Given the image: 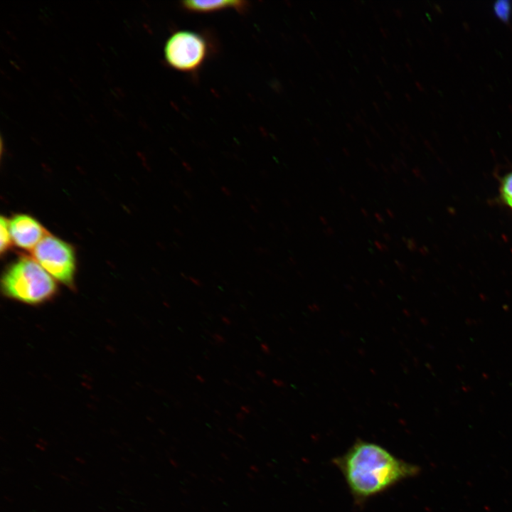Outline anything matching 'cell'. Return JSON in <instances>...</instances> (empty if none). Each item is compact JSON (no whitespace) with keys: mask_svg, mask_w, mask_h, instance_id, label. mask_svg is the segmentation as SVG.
I'll list each match as a JSON object with an SVG mask.
<instances>
[{"mask_svg":"<svg viewBox=\"0 0 512 512\" xmlns=\"http://www.w3.org/2000/svg\"><path fill=\"white\" fill-rule=\"evenodd\" d=\"M221 320L225 325L231 324V320L226 316H222Z\"/></svg>","mask_w":512,"mask_h":512,"instance_id":"7c38bea8","label":"cell"},{"mask_svg":"<svg viewBox=\"0 0 512 512\" xmlns=\"http://www.w3.org/2000/svg\"><path fill=\"white\" fill-rule=\"evenodd\" d=\"M189 279H190L193 283H194L195 284H196V285H198V286H200V285L201 284V282L199 280H198V279H195V278L189 277Z\"/></svg>","mask_w":512,"mask_h":512,"instance_id":"5bb4252c","label":"cell"},{"mask_svg":"<svg viewBox=\"0 0 512 512\" xmlns=\"http://www.w3.org/2000/svg\"><path fill=\"white\" fill-rule=\"evenodd\" d=\"M495 15L503 22H507L511 16V3L508 0H498L494 4Z\"/></svg>","mask_w":512,"mask_h":512,"instance_id":"ba28073f","label":"cell"},{"mask_svg":"<svg viewBox=\"0 0 512 512\" xmlns=\"http://www.w3.org/2000/svg\"><path fill=\"white\" fill-rule=\"evenodd\" d=\"M256 373H257V375L259 377H260V378H265V376H266L265 372L262 371V370H256Z\"/></svg>","mask_w":512,"mask_h":512,"instance_id":"4fadbf2b","label":"cell"},{"mask_svg":"<svg viewBox=\"0 0 512 512\" xmlns=\"http://www.w3.org/2000/svg\"><path fill=\"white\" fill-rule=\"evenodd\" d=\"M33 254L50 275L64 284L73 285L75 262L73 250L68 244L47 235L35 247Z\"/></svg>","mask_w":512,"mask_h":512,"instance_id":"277c9868","label":"cell"},{"mask_svg":"<svg viewBox=\"0 0 512 512\" xmlns=\"http://www.w3.org/2000/svg\"><path fill=\"white\" fill-rule=\"evenodd\" d=\"M500 193L503 201L512 208V171L502 179Z\"/></svg>","mask_w":512,"mask_h":512,"instance_id":"52a82bcc","label":"cell"},{"mask_svg":"<svg viewBox=\"0 0 512 512\" xmlns=\"http://www.w3.org/2000/svg\"><path fill=\"white\" fill-rule=\"evenodd\" d=\"M241 409H242L243 411H249V407L247 405L242 406Z\"/></svg>","mask_w":512,"mask_h":512,"instance_id":"2e32d148","label":"cell"},{"mask_svg":"<svg viewBox=\"0 0 512 512\" xmlns=\"http://www.w3.org/2000/svg\"><path fill=\"white\" fill-rule=\"evenodd\" d=\"M11 241L9 229V220L1 217L0 220V250L1 253L8 250Z\"/></svg>","mask_w":512,"mask_h":512,"instance_id":"9c48e42d","label":"cell"},{"mask_svg":"<svg viewBox=\"0 0 512 512\" xmlns=\"http://www.w3.org/2000/svg\"><path fill=\"white\" fill-rule=\"evenodd\" d=\"M11 240L17 246L31 250L47 235L43 227L34 218L27 215H17L9 220Z\"/></svg>","mask_w":512,"mask_h":512,"instance_id":"5b68a950","label":"cell"},{"mask_svg":"<svg viewBox=\"0 0 512 512\" xmlns=\"http://www.w3.org/2000/svg\"><path fill=\"white\" fill-rule=\"evenodd\" d=\"M196 379H197V380H198V382H200V383H203L205 382L204 378H203L202 375H196Z\"/></svg>","mask_w":512,"mask_h":512,"instance_id":"9a60e30c","label":"cell"},{"mask_svg":"<svg viewBox=\"0 0 512 512\" xmlns=\"http://www.w3.org/2000/svg\"><path fill=\"white\" fill-rule=\"evenodd\" d=\"M1 284L6 296L29 304L48 301L56 292L52 277L34 258L27 257L6 270Z\"/></svg>","mask_w":512,"mask_h":512,"instance_id":"7a4b0ae2","label":"cell"},{"mask_svg":"<svg viewBox=\"0 0 512 512\" xmlns=\"http://www.w3.org/2000/svg\"><path fill=\"white\" fill-rule=\"evenodd\" d=\"M212 337H213V340H214L217 343H219V344H222V343H225V338H224L222 335H220V334H218V333L213 334L212 335Z\"/></svg>","mask_w":512,"mask_h":512,"instance_id":"30bf717a","label":"cell"},{"mask_svg":"<svg viewBox=\"0 0 512 512\" xmlns=\"http://www.w3.org/2000/svg\"><path fill=\"white\" fill-rule=\"evenodd\" d=\"M166 62L181 72L198 70L208 56L209 48L206 38L196 32L181 30L174 33L164 46Z\"/></svg>","mask_w":512,"mask_h":512,"instance_id":"3957f363","label":"cell"},{"mask_svg":"<svg viewBox=\"0 0 512 512\" xmlns=\"http://www.w3.org/2000/svg\"><path fill=\"white\" fill-rule=\"evenodd\" d=\"M260 348L262 351L265 354H269L270 353V348L266 343H261Z\"/></svg>","mask_w":512,"mask_h":512,"instance_id":"8fae6325","label":"cell"},{"mask_svg":"<svg viewBox=\"0 0 512 512\" xmlns=\"http://www.w3.org/2000/svg\"><path fill=\"white\" fill-rule=\"evenodd\" d=\"M336 463L359 499L377 495L420 471L419 466L399 459L383 447L360 439Z\"/></svg>","mask_w":512,"mask_h":512,"instance_id":"6da1fadb","label":"cell"},{"mask_svg":"<svg viewBox=\"0 0 512 512\" xmlns=\"http://www.w3.org/2000/svg\"><path fill=\"white\" fill-rule=\"evenodd\" d=\"M182 7L190 12L206 14L218 11L233 9L239 11H245L249 4L245 1L220 0V1H185L181 2Z\"/></svg>","mask_w":512,"mask_h":512,"instance_id":"8992f818","label":"cell"}]
</instances>
